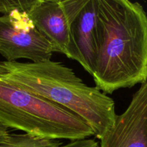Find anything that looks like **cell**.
<instances>
[{"label":"cell","mask_w":147,"mask_h":147,"mask_svg":"<svg viewBox=\"0 0 147 147\" xmlns=\"http://www.w3.org/2000/svg\"><path fill=\"white\" fill-rule=\"evenodd\" d=\"M98 0H88L71 25L73 60L93 76L98 49Z\"/></svg>","instance_id":"cell-7"},{"label":"cell","mask_w":147,"mask_h":147,"mask_svg":"<svg viewBox=\"0 0 147 147\" xmlns=\"http://www.w3.org/2000/svg\"><path fill=\"white\" fill-rule=\"evenodd\" d=\"M96 87L111 94L146 82L147 15L130 0H98Z\"/></svg>","instance_id":"cell-1"},{"label":"cell","mask_w":147,"mask_h":147,"mask_svg":"<svg viewBox=\"0 0 147 147\" xmlns=\"http://www.w3.org/2000/svg\"><path fill=\"white\" fill-rule=\"evenodd\" d=\"M55 47L36 27L28 13L15 10L0 16V54L7 61L50 60Z\"/></svg>","instance_id":"cell-4"},{"label":"cell","mask_w":147,"mask_h":147,"mask_svg":"<svg viewBox=\"0 0 147 147\" xmlns=\"http://www.w3.org/2000/svg\"><path fill=\"white\" fill-rule=\"evenodd\" d=\"M41 0H0V13L9 14L13 11L29 13Z\"/></svg>","instance_id":"cell-9"},{"label":"cell","mask_w":147,"mask_h":147,"mask_svg":"<svg viewBox=\"0 0 147 147\" xmlns=\"http://www.w3.org/2000/svg\"><path fill=\"white\" fill-rule=\"evenodd\" d=\"M0 74L21 88L78 116L98 139L113 126L117 116L111 98L96 86L85 84L71 68L51 59L0 61Z\"/></svg>","instance_id":"cell-2"},{"label":"cell","mask_w":147,"mask_h":147,"mask_svg":"<svg viewBox=\"0 0 147 147\" xmlns=\"http://www.w3.org/2000/svg\"><path fill=\"white\" fill-rule=\"evenodd\" d=\"M0 123L8 129L51 139L73 141L94 136L78 116L21 88L1 74Z\"/></svg>","instance_id":"cell-3"},{"label":"cell","mask_w":147,"mask_h":147,"mask_svg":"<svg viewBox=\"0 0 147 147\" xmlns=\"http://www.w3.org/2000/svg\"><path fill=\"white\" fill-rule=\"evenodd\" d=\"M60 1V0H41V1Z\"/></svg>","instance_id":"cell-11"},{"label":"cell","mask_w":147,"mask_h":147,"mask_svg":"<svg viewBox=\"0 0 147 147\" xmlns=\"http://www.w3.org/2000/svg\"><path fill=\"white\" fill-rule=\"evenodd\" d=\"M88 0L40 1L28 13L37 29L55 47L56 52L73 60L71 25Z\"/></svg>","instance_id":"cell-5"},{"label":"cell","mask_w":147,"mask_h":147,"mask_svg":"<svg viewBox=\"0 0 147 147\" xmlns=\"http://www.w3.org/2000/svg\"><path fill=\"white\" fill-rule=\"evenodd\" d=\"M56 139L33 136L29 134H9L0 147H100L96 140L89 138L71 141L62 144Z\"/></svg>","instance_id":"cell-8"},{"label":"cell","mask_w":147,"mask_h":147,"mask_svg":"<svg viewBox=\"0 0 147 147\" xmlns=\"http://www.w3.org/2000/svg\"><path fill=\"white\" fill-rule=\"evenodd\" d=\"M100 147H147V83H142L123 113L100 139Z\"/></svg>","instance_id":"cell-6"},{"label":"cell","mask_w":147,"mask_h":147,"mask_svg":"<svg viewBox=\"0 0 147 147\" xmlns=\"http://www.w3.org/2000/svg\"><path fill=\"white\" fill-rule=\"evenodd\" d=\"M146 82L147 83V77H146Z\"/></svg>","instance_id":"cell-12"},{"label":"cell","mask_w":147,"mask_h":147,"mask_svg":"<svg viewBox=\"0 0 147 147\" xmlns=\"http://www.w3.org/2000/svg\"><path fill=\"white\" fill-rule=\"evenodd\" d=\"M8 129V128L0 123V143L4 142L9 134Z\"/></svg>","instance_id":"cell-10"}]
</instances>
